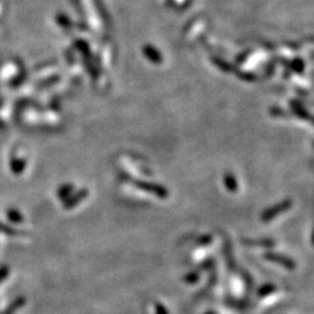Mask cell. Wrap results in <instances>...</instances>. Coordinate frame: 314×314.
<instances>
[{"mask_svg":"<svg viewBox=\"0 0 314 314\" xmlns=\"http://www.w3.org/2000/svg\"><path fill=\"white\" fill-rule=\"evenodd\" d=\"M143 53H144L145 57H148L151 62L159 64L161 61H162V56L160 55V53L157 51L155 48L150 47V45H145V47L143 48Z\"/></svg>","mask_w":314,"mask_h":314,"instance_id":"6da1fadb","label":"cell"},{"mask_svg":"<svg viewBox=\"0 0 314 314\" xmlns=\"http://www.w3.org/2000/svg\"><path fill=\"white\" fill-rule=\"evenodd\" d=\"M226 183H227V185L228 186H231L232 189H234V184H235V179H234V177H233V176H227V177H226Z\"/></svg>","mask_w":314,"mask_h":314,"instance_id":"7a4b0ae2","label":"cell"}]
</instances>
